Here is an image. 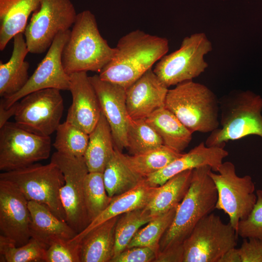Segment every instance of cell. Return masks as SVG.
<instances>
[{"label":"cell","mask_w":262,"mask_h":262,"mask_svg":"<svg viewBox=\"0 0 262 262\" xmlns=\"http://www.w3.org/2000/svg\"><path fill=\"white\" fill-rule=\"evenodd\" d=\"M112 60L99 73L103 81L129 87L169 50L168 40L136 30L121 37Z\"/></svg>","instance_id":"1"},{"label":"cell","mask_w":262,"mask_h":262,"mask_svg":"<svg viewBox=\"0 0 262 262\" xmlns=\"http://www.w3.org/2000/svg\"><path fill=\"white\" fill-rule=\"evenodd\" d=\"M211 170L208 165L193 170L189 188L161 239L158 253L182 245L196 224L215 208L218 194Z\"/></svg>","instance_id":"2"},{"label":"cell","mask_w":262,"mask_h":262,"mask_svg":"<svg viewBox=\"0 0 262 262\" xmlns=\"http://www.w3.org/2000/svg\"><path fill=\"white\" fill-rule=\"evenodd\" d=\"M116 51L101 35L95 15L85 10L77 16L62 53L64 68L68 75L88 71L98 72Z\"/></svg>","instance_id":"3"},{"label":"cell","mask_w":262,"mask_h":262,"mask_svg":"<svg viewBox=\"0 0 262 262\" xmlns=\"http://www.w3.org/2000/svg\"><path fill=\"white\" fill-rule=\"evenodd\" d=\"M219 102V126L205 142L208 147L225 146L230 140L255 135L262 138V98L251 91H235Z\"/></svg>","instance_id":"4"},{"label":"cell","mask_w":262,"mask_h":262,"mask_svg":"<svg viewBox=\"0 0 262 262\" xmlns=\"http://www.w3.org/2000/svg\"><path fill=\"white\" fill-rule=\"evenodd\" d=\"M164 107L192 132H211L219 127V102L206 85L187 81L168 89Z\"/></svg>","instance_id":"5"},{"label":"cell","mask_w":262,"mask_h":262,"mask_svg":"<svg viewBox=\"0 0 262 262\" xmlns=\"http://www.w3.org/2000/svg\"><path fill=\"white\" fill-rule=\"evenodd\" d=\"M0 180L11 182L28 201L46 205L57 217L66 221L60 195L65 180L62 172L54 163L50 161L46 165L34 163L3 172L0 174Z\"/></svg>","instance_id":"6"},{"label":"cell","mask_w":262,"mask_h":262,"mask_svg":"<svg viewBox=\"0 0 262 262\" xmlns=\"http://www.w3.org/2000/svg\"><path fill=\"white\" fill-rule=\"evenodd\" d=\"M238 234L230 223L210 213L195 226L183 243V262H219L229 249L236 247Z\"/></svg>","instance_id":"7"},{"label":"cell","mask_w":262,"mask_h":262,"mask_svg":"<svg viewBox=\"0 0 262 262\" xmlns=\"http://www.w3.org/2000/svg\"><path fill=\"white\" fill-rule=\"evenodd\" d=\"M212 49L205 33H193L183 39L178 49L163 56L153 70L168 88L193 80L208 67L204 57Z\"/></svg>","instance_id":"8"},{"label":"cell","mask_w":262,"mask_h":262,"mask_svg":"<svg viewBox=\"0 0 262 262\" xmlns=\"http://www.w3.org/2000/svg\"><path fill=\"white\" fill-rule=\"evenodd\" d=\"M77 14L70 0H40L24 32L29 52H45L59 33L73 26Z\"/></svg>","instance_id":"9"},{"label":"cell","mask_w":262,"mask_h":262,"mask_svg":"<svg viewBox=\"0 0 262 262\" xmlns=\"http://www.w3.org/2000/svg\"><path fill=\"white\" fill-rule=\"evenodd\" d=\"M209 175L217 191L215 209L229 216L237 232L239 221L248 216L257 201L252 179L249 175L238 176L234 164L229 161L223 162L217 172L211 170Z\"/></svg>","instance_id":"10"},{"label":"cell","mask_w":262,"mask_h":262,"mask_svg":"<svg viewBox=\"0 0 262 262\" xmlns=\"http://www.w3.org/2000/svg\"><path fill=\"white\" fill-rule=\"evenodd\" d=\"M51 140L30 132L15 122L7 121L0 128V170L10 171L48 159Z\"/></svg>","instance_id":"11"},{"label":"cell","mask_w":262,"mask_h":262,"mask_svg":"<svg viewBox=\"0 0 262 262\" xmlns=\"http://www.w3.org/2000/svg\"><path fill=\"white\" fill-rule=\"evenodd\" d=\"M50 161L58 165L64 175L65 183L60 190V198L66 221L78 234L90 224L84 197V181L89 170L84 157L56 151Z\"/></svg>","instance_id":"12"},{"label":"cell","mask_w":262,"mask_h":262,"mask_svg":"<svg viewBox=\"0 0 262 262\" xmlns=\"http://www.w3.org/2000/svg\"><path fill=\"white\" fill-rule=\"evenodd\" d=\"M60 91L47 88L25 96L18 102L15 123L37 135L49 136L56 131L63 115L64 101Z\"/></svg>","instance_id":"13"},{"label":"cell","mask_w":262,"mask_h":262,"mask_svg":"<svg viewBox=\"0 0 262 262\" xmlns=\"http://www.w3.org/2000/svg\"><path fill=\"white\" fill-rule=\"evenodd\" d=\"M71 30L61 32L55 38L45 56L38 64L24 86L8 98H2L0 106L8 108L25 96L36 91L54 88L69 90L70 76L62 63L63 49L68 41Z\"/></svg>","instance_id":"14"},{"label":"cell","mask_w":262,"mask_h":262,"mask_svg":"<svg viewBox=\"0 0 262 262\" xmlns=\"http://www.w3.org/2000/svg\"><path fill=\"white\" fill-rule=\"evenodd\" d=\"M31 214L28 200L11 182L0 180V231L16 246L27 243Z\"/></svg>","instance_id":"15"},{"label":"cell","mask_w":262,"mask_h":262,"mask_svg":"<svg viewBox=\"0 0 262 262\" xmlns=\"http://www.w3.org/2000/svg\"><path fill=\"white\" fill-rule=\"evenodd\" d=\"M100 103L101 112L110 127L115 147L119 151L127 147L129 115L126 106V89L102 80L98 75L89 77Z\"/></svg>","instance_id":"16"},{"label":"cell","mask_w":262,"mask_h":262,"mask_svg":"<svg viewBox=\"0 0 262 262\" xmlns=\"http://www.w3.org/2000/svg\"><path fill=\"white\" fill-rule=\"evenodd\" d=\"M70 76L72 102L66 121L80 128L88 134L98 123L101 113L98 97L86 72H77Z\"/></svg>","instance_id":"17"},{"label":"cell","mask_w":262,"mask_h":262,"mask_svg":"<svg viewBox=\"0 0 262 262\" xmlns=\"http://www.w3.org/2000/svg\"><path fill=\"white\" fill-rule=\"evenodd\" d=\"M168 89L153 70L149 69L126 89V106L133 119L146 118L164 107Z\"/></svg>","instance_id":"18"},{"label":"cell","mask_w":262,"mask_h":262,"mask_svg":"<svg viewBox=\"0 0 262 262\" xmlns=\"http://www.w3.org/2000/svg\"><path fill=\"white\" fill-rule=\"evenodd\" d=\"M224 147H208L202 142L162 169L146 177V181L151 186L159 187L180 172L203 165L210 166L213 171L217 172L223 159L229 155Z\"/></svg>","instance_id":"19"},{"label":"cell","mask_w":262,"mask_h":262,"mask_svg":"<svg viewBox=\"0 0 262 262\" xmlns=\"http://www.w3.org/2000/svg\"><path fill=\"white\" fill-rule=\"evenodd\" d=\"M31 214L30 233L45 249L53 242L69 240L77 232L65 221L57 217L45 205L28 201Z\"/></svg>","instance_id":"20"},{"label":"cell","mask_w":262,"mask_h":262,"mask_svg":"<svg viewBox=\"0 0 262 262\" xmlns=\"http://www.w3.org/2000/svg\"><path fill=\"white\" fill-rule=\"evenodd\" d=\"M158 187L149 185L145 178L134 188L119 195L114 196L107 208L87 227L71 241L80 243L91 230L104 222L127 212L146 207L158 190Z\"/></svg>","instance_id":"21"},{"label":"cell","mask_w":262,"mask_h":262,"mask_svg":"<svg viewBox=\"0 0 262 262\" xmlns=\"http://www.w3.org/2000/svg\"><path fill=\"white\" fill-rule=\"evenodd\" d=\"M23 33L13 37V49L9 61H0V96L8 98L19 91L30 77L29 63L25 60L29 52Z\"/></svg>","instance_id":"22"},{"label":"cell","mask_w":262,"mask_h":262,"mask_svg":"<svg viewBox=\"0 0 262 262\" xmlns=\"http://www.w3.org/2000/svg\"><path fill=\"white\" fill-rule=\"evenodd\" d=\"M40 0H0V50H3L15 35L24 33L30 16Z\"/></svg>","instance_id":"23"},{"label":"cell","mask_w":262,"mask_h":262,"mask_svg":"<svg viewBox=\"0 0 262 262\" xmlns=\"http://www.w3.org/2000/svg\"><path fill=\"white\" fill-rule=\"evenodd\" d=\"M119 216L101 224L82 239L81 262H110L114 257L115 228Z\"/></svg>","instance_id":"24"},{"label":"cell","mask_w":262,"mask_h":262,"mask_svg":"<svg viewBox=\"0 0 262 262\" xmlns=\"http://www.w3.org/2000/svg\"><path fill=\"white\" fill-rule=\"evenodd\" d=\"M84 158L89 172L103 173L113 156L115 144L108 122L101 112L99 120L89 134Z\"/></svg>","instance_id":"25"},{"label":"cell","mask_w":262,"mask_h":262,"mask_svg":"<svg viewBox=\"0 0 262 262\" xmlns=\"http://www.w3.org/2000/svg\"><path fill=\"white\" fill-rule=\"evenodd\" d=\"M161 137L164 145L181 153L189 145L192 133L165 107L159 108L146 118Z\"/></svg>","instance_id":"26"},{"label":"cell","mask_w":262,"mask_h":262,"mask_svg":"<svg viewBox=\"0 0 262 262\" xmlns=\"http://www.w3.org/2000/svg\"><path fill=\"white\" fill-rule=\"evenodd\" d=\"M193 170L180 172L158 187L154 196L146 206L152 216L155 218L180 203L190 186Z\"/></svg>","instance_id":"27"},{"label":"cell","mask_w":262,"mask_h":262,"mask_svg":"<svg viewBox=\"0 0 262 262\" xmlns=\"http://www.w3.org/2000/svg\"><path fill=\"white\" fill-rule=\"evenodd\" d=\"M103 177L107 193L111 197L133 189L145 178L134 172L126 164L116 147L104 169Z\"/></svg>","instance_id":"28"},{"label":"cell","mask_w":262,"mask_h":262,"mask_svg":"<svg viewBox=\"0 0 262 262\" xmlns=\"http://www.w3.org/2000/svg\"><path fill=\"white\" fill-rule=\"evenodd\" d=\"M182 154L164 145L136 155H129L120 151V155L126 164L143 178L162 169Z\"/></svg>","instance_id":"29"},{"label":"cell","mask_w":262,"mask_h":262,"mask_svg":"<svg viewBox=\"0 0 262 262\" xmlns=\"http://www.w3.org/2000/svg\"><path fill=\"white\" fill-rule=\"evenodd\" d=\"M153 218L146 206L121 214L115 228L113 258L125 250L141 227Z\"/></svg>","instance_id":"30"},{"label":"cell","mask_w":262,"mask_h":262,"mask_svg":"<svg viewBox=\"0 0 262 262\" xmlns=\"http://www.w3.org/2000/svg\"><path fill=\"white\" fill-rule=\"evenodd\" d=\"M127 139V148L131 155L145 153L164 145L161 137L146 118H130Z\"/></svg>","instance_id":"31"},{"label":"cell","mask_w":262,"mask_h":262,"mask_svg":"<svg viewBox=\"0 0 262 262\" xmlns=\"http://www.w3.org/2000/svg\"><path fill=\"white\" fill-rule=\"evenodd\" d=\"M178 205L155 217L144 227L141 228L135 234L127 248L146 246L152 249L158 254L161 239L171 224Z\"/></svg>","instance_id":"32"},{"label":"cell","mask_w":262,"mask_h":262,"mask_svg":"<svg viewBox=\"0 0 262 262\" xmlns=\"http://www.w3.org/2000/svg\"><path fill=\"white\" fill-rule=\"evenodd\" d=\"M53 144L57 152L74 157H84L89 135L77 126L65 121L60 123L56 131Z\"/></svg>","instance_id":"33"},{"label":"cell","mask_w":262,"mask_h":262,"mask_svg":"<svg viewBox=\"0 0 262 262\" xmlns=\"http://www.w3.org/2000/svg\"><path fill=\"white\" fill-rule=\"evenodd\" d=\"M84 197L90 223L107 208L112 199L107 193L103 173L87 174L84 181Z\"/></svg>","instance_id":"34"},{"label":"cell","mask_w":262,"mask_h":262,"mask_svg":"<svg viewBox=\"0 0 262 262\" xmlns=\"http://www.w3.org/2000/svg\"><path fill=\"white\" fill-rule=\"evenodd\" d=\"M45 259L46 249L34 239L16 246L0 235V262H45Z\"/></svg>","instance_id":"35"},{"label":"cell","mask_w":262,"mask_h":262,"mask_svg":"<svg viewBox=\"0 0 262 262\" xmlns=\"http://www.w3.org/2000/svg\"><path fill=\"white\" fill-rule=\"evenodd\" d=\"M257 201L250 214L240 220L237 233L243 239L262 240V190H256Z\"/></svg>","instance_id":"36"},{"label":"cell","mask_w":262,"mask_h":262,"mask_svg":"<svg viewBox=\"0 0 262 262\" xmlns=\"http://www.w3.org/2000/svg\"><path fill=\"white\" fill-rule=\"evenodd\" d=\"M45 262H81V242L59 240L46 249Z\"/></svg>","instance_id":"37"},{"label":"cell","mask_w":262,"mask_h":262,"mask_svg":"<svg viewBox=\"0 0 262 262\" xmlns=\"http://www.w3.org/2000/svg\"><path fill=\"white\" fill-rule=\"evenodd\" d=\"M157 254L152 249L146 246H134L127 248L110 262H154Z\"/></svg>","instance_id":"38"},{"label":"cell","mask_w":262,"mask_h":262,"mask_svg":"<svg viewBox=\"0 0 262 262\" xmlns=\"http://www.w3.org/2000/svg\"><path fill=\"white\" fill-rule=\"evenodd\" d=\"M238 250L241 262H262V240L244 239Z\"/></svg>","instance_id":"39"},{"label":"cell","mask_w":262,"mask_h":262,"mask_svg":"<svg viewBox=\"0 0 262 262\" xmlns=\"http://www.w3.org/2000/svg\"><path fill=\"white\" fill-rule=\"evenodd\" d=\"M183 245L159 252L154 261L157 262H183Z\"/></svg>","instance_id":"40"},{"label":"cell","mask_w":262,"mask_h":262,"mask_svg":"<svg viewBox=\"0 0 262 262\" xmlns=\"http://www.w3.org/2000/svg\"><path fill=\"white\" fill-rule=\"evenodd\" d=\"M18 102V101L15 103L8 108L0 106V128L8 121L10 117L15 115Z\"/></svg>","instance_id":"41"},{"label":"cell","mask_w":262,"mask_h":262,"mask_svg":"<svg viewBox=\"0 0 262 262\" xmlns=\"http://www.w3.org/2000/svg\"><path fill=\"white\" fill-rule=\"evenodd\" d=\"M219 262H241L238 248H231L221 258Z\"/></svg>","instance_id":"42"}]
</instances>
